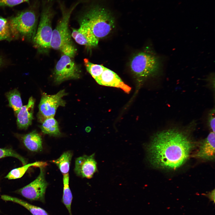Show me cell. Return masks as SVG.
Listing matches in <instances>:
<instances>
[{
  "mask_svg": "<svg viewBox=\"0 0 215 215\" xmlns=\"http://www.w3.org/2000/svg\"><path fill=\"white\" fill-rule=\"evenodd\" d=\"M8 156L13 157L18 159L23 165L27 163L24 158L11 148H0V159Z\"/></svg>",
  "mask_w": 215,
  "mask_h": 215,
  "instance_id": "cb8c5ba5",
  "label": "cell"
},
{
  "mask_svg": "<svg viewBox=\"0 0 215 215\" xmlns=\"http://www.w3.org/2000/svg\"><path fill=\"white\" fill-rule=\"evenodd\" d=\"M23 2L24 1L22 0H0V7H13Z\"/></svg>",
  "mask_w": 215,
  "mask_h": 215,
  "instance_id": "484cf974",
  "label": "cell"
},
{
  "mask_svg": "<svg viewBox=\"0 0 215 215\" xmlns=\"http://www.w3.org/2000/svg\"><path fill=\"white\" fill-rule=\"evenodd\" d=\"M3 63V60H2V59L1 58H0V67L2 65Z\"/></svg>",
  "mask_w": 215,
  "mask_h": 215,
  "instance_id": "83f0119b",
  "label": "cell"
},
{
  "mask_svg": "<svg viewBox=\"0 0 215 215\" xmlns=\"http://www.w3.org/2000/svg\"><path fill=\"white\" fill-rule=\"evenodd\" d=\"M72 156V153L70 151L63 153L56 159L50 161L58 167L61 173L64 175L68 173L70 162Z\"/></svg>",
  "mask_w": 215,
  "mask_h": 215,
  "instance_id": "d6986e66",
  "label": "cell"
},
{
  "mask_svg": "<svg viewBox=\"0 0 215 215\" xmlns=\"http://www.w3.org/2000/svg\"><path fill=\"white\" fill-rule=\"evenodd\" d=\"M215 133L211 132L193 157L205 160H213L215 157Z\"/></svg>",
  "mask_w": 215,
  "mask_h": 215,
  "instance_id": "5bb4252c",
  "label": "cell"
},
{
  "mask_svg": "<svg viewBox=\"0 0 215 215\" xmlns=\"http://www.w3.org/2000/svg\"><path fill=\"white\" fill-rule=\"evenodd\" d=\"M1 198L4 200L12 202L21 205L29 211L33 215H50L45 210L41 208L31 205L18 198L5 195H1Z\"/></svg>",
  "mask_w": 215,
  "mask_h": 215,
  "instance_id": "2e32d148",
  "label": "cell"
},
{
  "mask_svg": "<svg viewBox=\"0 0 215 215\" xmlns=\"http://www.w3.org/2000/svg\"><path fill=\"white\" fill-rule=\"evenodd\" d=\"M45 167H39L40 172L37 178L29 184L18 190L17 192L29 200L44 203L45 193L48 185L45 179Z\"/></svg>",
  "mask_w": 215,
  "mask_h": 215,
  "instance_id": "ba28073f",
  "label": "cell"
},
{
  "mask_svg": "<svg viewBox=\"0 0 215 215\" xmlns=\"http://www.w3.org/2000/svg\"><path fill=\"white\" fill-rule=\"evenodd\" d=\"M13 38L11 34L8 20L3 17H0V41L7 40L10 41Z\"/></svg>",
  "mask_w": 215,
  "mask_h": 215,
  "instance_id": "603a6c76",
  "label": "cell"
},
{
  "mask_svg": "<svg viewBox=\"0 0 215 215\" xmlns=\"http://www.w3.org/2000/svg\"><path fill=\"white\" fill-rule=\"evenodd\" d=\"M24 2H28L29 0H22Z\"/></svg>",
  "mask_w": 215,
  "mask_h": 215,
  "instance_id": "f1b7e54d",
  "label": "cell"
},
{
  "mask_svg": "<svg viewBox=\"0 0 215 215\" xmlns=\"http://www.w3.org/2000/svg\"><path fill=\"white\" fill-rule=\"evenodd\" d=\"M67 95L64 89L52 95L43 94L39 105L38 118L42 122L46 119L54 117L58 108L64 107L66 102L63 97Z\"/></svg>",
  "mask_w": 215,
  "mask_h": 215,
  "instance_id": "52a82bcc",
  "label": "cell"
},
{
  "mask_svg": "<svg viewBox=\"0 0 215 215\" xmlns=\"http://www.w3.org/2000/svg\"><path fill=\"white\" fill-rule=\"evenodd\" d=\"M69 179L68 173L63 175V190L62 202L67 209L70 215H72L71 205L73 196L69 186Z\"/></svg>",
  "mask_w": 215,
  "mask_h": 215,
  "instance_id": "ffe728a7",
  "label": "cell"
},
{
  "mask_svg": "<svg viewBox=\"0 0 215 215\" xmlns=\"http://www.w3.org/2000/svg\"><path fill=\"white\" fill-rule=\"evenodd\" d=\"M84 61L87 71L95 80L101 75L105 67L102 65L92 63L87 59Z\"/></svg>",
  "mask_w": 215,
  "mask_h": 215,
  "instance_id": "7402d4cb",
  "label": "cell"
},
{
  "mask_svg": "<svg viewBox=\"0 0 215 215\" xmlns=\"http://www.w3.org/2000/svg\"><path fill=\"white\" fill-rule=\"evenodd\" d=\"M64 55L71 58L73 57L76 53V50L72 42L66 44L60 49Z\"/></svg>",
  "mask_w": 215,
  "mask_h": 215,
  "instance_id": "d4e9b609",
  "label": "cell"
},
{
  "mask_svg": "<svg viewBox=\"0 0 215 215\" xmlns=\"http://www.w3.org/2000/svg\"><path fill=\"white\" fill-rule=\"evenodd\" d=\"M82 0L73 3L69 7H67L62 1L58 2L61 13V17L55 28L53 30L50 47L60 50L64 45L72 42L68 28V24L72 13Z\"/></svg>",
  "mask_w": 215,
  "mask_h": 215,
  "instance_id": "277c9868",
  "label": "cell"
},
{
  "mask_svg": "<svg viewBox=\"0 0 215 215\" xmlns=\"http://www.w3.org/2000/svg\"><path fill=\"white\" fill-rule=\"evenodd\" d=\"M54 0H42V10L38 27L33 41L41 48L50 47L53 30L52 22L56 12L53 6Z\"/></svg>",
  "mask_w": 215,
  "mask_h": 215,
  "instance_id": "5b68a950",
  "label": "cell"
},
{
  "mask_svg": "<svg viewBox=\"0 0 215 215\" xmlns=\"http://www.w3.org/2000/svg\"><path fill=\"white\" fill-rule=\"evenodd\" d=\"M94 155L95 153L90 156L84 155L76 159L74 171L77 175L87 179L93 177L97 171Z\"/></svg>",
  "mask_w": 215,
  "mask_h": 215,
  "instance_id": "30bf717a",
  "label": "cell"
},
{
  "mask_svg": "<svg viewBox=\"0 0 215 215\" xmlns=\"http://www.w3.org/2000/svg\"><path fill=\"white\" fill-rule=\"evenodd\" d=\"M78 29L73 28L71 36L78 44L88 47H95L98 44L99 39L94 35L90 27L86 24L79 22Z\"/></svg>",
  "mask_w": 215,
  "mask_h": 215,
  "instance_id": "8fae6325",
  "label": "cell"
},
{
  "mask_svg": "<svg viewBox=\"0 0 215 215\" xmlns=\"http://www.w3.org/2000/svg\"><path fill=\"white\" fill-rule=\"evenodd\" d=\"M53 75L55 82L60 83L67 80L79 78L80 72L72 58L64 54L57 63Z\"/></svg>",
  "mask_w": 215,
  "mask_h": 215,
  "instance_id": "9c48e42d",
  "label": "cell"
},
{
  "mask_svg": "<svg viewBox=\"0 0 215 215\" xmlns=\"http://www.w3.org/2000/svg\"><path fill=\"white\" fill-rule=\"evenodd\" d=\"M22 139L25 147L31 151L38 152L42 149L41 137L36 131L23 135Z\"/></svg>",
  "mask_w": 215,
  "mask_h": 215,
  "instance_id": "9a60e30c",
  "label": "cell"
},
{
  "mask_svg": "<svg viewBox=\"0 0 215 215\" xmlns=\"http://www.w3.org/2000/svg\"><path fill=\"white\" fill-rule=\"evenodd\" d=\"M13 38L19 37L33 41L36 33L37 16L33 8L19 13L8 20Z\"/></svg>",
  "mask_w": 215,
  "mask_h": 215,
  "instance_id": "3957f363",
  "label": "cell"
},
{
  "mask_svg": "<svg viewBox=\"0 0 215 215\" xmlns=\"http://www.w3.org/2000/svg\"><path fill=\"white\" fill-rule=\"evenodd\" d=\"M193 146L184 132L174 128L164 130L152 139L148 150L149 159L155 167L176 169L187 160Z\"/></svg>",
  "mask_w": 215,
  "mask_h": 215,
  "instance_id": "6da1fadb",
  "label": "cell"
},
{
  "mask_svg": "<svg viewBox=\"0 0 215 215\" xmlns=\"http://www.w3.org/2000/svg\"><path fill=\"white\" fill-rule=\"evenodd\" d=\"M208 126L212 132L215 133V110L214 109L212 110L210 113L208 120Z\"/></svg>",
  "mask_w": 215,
  "mask_h": 215,
  "instance_id": "4316f807",
  "label": "cell"
},
{
  "mask_svg": "<svg viewBox=\"0 0 215 215\" xmlns=\"http://www.w3.org/2000/svg\"><path fill=\"white\" fill-rule=\"evenodd\" d=\"M95 80L100 85L120 88L128 93L131 89L116 73L106 67L101 75Z\"/></svg>",
  "mask_w": 215,
  "mask_h": 215,
  "instance_id": "7c38bea8",
  "label": "cell"
},
{
  "mask_svg": "<svg viewBox=\"0 0 215 215\" xmlns=\"http://www.w3.org/2000/svg\"><path fill=\"white\" fill-rule=\"evenodd\" d=\"M6 95L9 106L17 114L23 106L20 93L16 89H14L7 92Z\"/></svg>",
  "mask_w": 215,
  "mask_h": 215,
  "instance_id": "44dd1931",
  "label": "cell"
},
{
  "mask_svg": "<svg viewBox=\"0 0 215 215\" xmlns=\"http://www.w3.org/2000/svg\"><path fill=\"white\" fill-rule=\"evenodd\" d=\"M84 2L79 12V22L87 24L98 39L106 36L115 25L112 11L105 5L95 0H86Z\"/></svg>",
  "mask_w": 215,
  "mask_h": 215,
  "instance_id": "7a4b0ae2",
  "label": "cell"
},
{
  "mask_svg": "<svg viewBox=\"0 0 215 215\" xmlns=\"http://www.w3.org/2000/svg\"><path fill=\"white\" fill-rule=\"evenodd\" d=\"M42 123L40 128L44 133L54 136L61 134L58 122L54 117L46 118Z\"/></svg>",
  "mask_w": 215,
  "mask_h": 215,
  "instance_id": "e0dca14e",
  "label": "cell"
},
{
  "mask_svg": "<svg viewBox=\"0 0 215 215\" xmlns=\"http://www.w3.org/2000/svg\"><path fill=\"white\" fill-rule=\"evenodd\" d=\"M35 102L34 99L31 96L27 104L22 106L17 114V123L20 129H27L31 125L33 119Z\"/></svg>",
  "mask_w": 215,
  "mask_h": 215,
  "instance_id": "4fadbf2b",
  "label": "cell"
},
{
  "mask_svg": "<svg viewBox=\"0 0 215 215\" xmlns=\"http://www.w3.org/2000/svg\"><path fill=\"white\" fill-rule=\"evenodd\" d=\"M160 65L157 58L145 52H140L135 55L130 63L132 72L141 80L157 72Z\"/></svg>",
  "mask_w": 215,
  "mask_h": 215,
  "instance_id": "8992f818",
  "label": "cell"
},
{
  "mask_svg": "<svg viewBox=\"0 0 215 215\" xmlns=\"http://www.w3.org/2000/svg\"><path fill=\"white\" fill-rule=\"evenodd\" d=\"M47 164L46 162H36L33 163L26 164L23 166L12 170L5 177L9 179L19 178L23 176L28 169L31 166L39 167H45Z\"/></svg>",
  "mask_w": 215,
  "mask_h": 215,
  "instance_id": "ac0fdd59",
  "label": "cell"
}]
</instances>
